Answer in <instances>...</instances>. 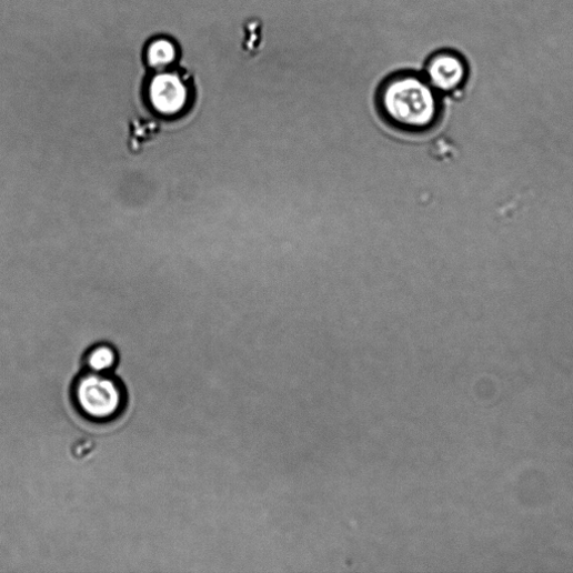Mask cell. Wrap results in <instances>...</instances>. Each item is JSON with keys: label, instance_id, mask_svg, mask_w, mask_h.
<instances>
[{"label": "cell", "instance_id": "2", "mask_svg": "<svg viewBox=\"0 0 573 573\" xmlns=\"http://www.w3.org/2000/svg\"><path fill=\"white\" fill-rule=\"evenodd\" d=\"M78 411L88 420L108 422L118 418L127 403L122 383L110 373L86 371L72 388Z\"/></svg>", "mask_w": 573, "mask_h": 573}, {"label": "cell", "instance_id": "5", "mask_svg": "<svg viewBox=\"0 0 573 573\" xmlns=\"http://www.w3.org/2000/svg\"><path fill=\"white\" fill-rule=\"evenodd\" d=\"M147 63L158 71L172 69L180 57L178 44L169 38H157L147 48Z\"/></svg>", "mask_w": 573, "mask_h": 573}, {"label": "cell", "instance_id": "3", "mask_svg": "<svg viewBox=\"0 0 573 573\" xmlns=\"http://www.w3.org/2000/svg\"><path fill=\"white\" fill-rule=\"evenodd\" d=\"M147 100L158 117L173 120L184 115L193 103V84L184 71H158L147 87Z\"/></svg>", "mask_w": 573, "mask_h": 573}, {"label": "cell", "instance_id": "4", "mask_svg": "<svg viewBox=\"0 0 573 573\" xmlns=\"http://www.w3.org/2000/svg\"><path fill=\"white\" fill-rule=\"evenodd\" d=\"M424 79L440 92H453L461 88L468 77V67L461 56L442 51L426 61Z\"/></svg>", "mask_w": 573, "mask_h": 573}, {"label": "cell", "instance_id": "6", "mask_svg": "<svg viewBox=\"0 0 573 573\" xmlns=\"http://www.w3.org/2000/svg\"><path fill=\"white\" fill-rule=\"evenodd\" d=\"M83 361L89 372L110 373L118 363V354L111 345L98 344L86 353Z\"/></svg>", "mask_w": 573, "mask_h": 573}, {"label": "cell", "instance_id": "1", "mask_svg": "<svg viewBox=\"0 0 573 573\" xmlns=\"http://www.w3.org/2000/svg\"><path fill=\"white\" fill-rule=\"evenodd\" d=\"M376 103L390 124L406 132L434 130L442 112L438 91L414 73L386 79L376 93Z\"/></svg>", "mask_w": 573, "mask_h": 573}]
</instances>
